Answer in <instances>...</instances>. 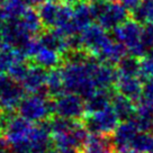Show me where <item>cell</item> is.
Wrapping results in <instances>:
<instances>
[{
    "label": "cell",
    "instance_id": "cell-1",
    "mask_svg": "<svg viewBox=\"0 0 153 153\" xmlns=\"http://www.w3.org/2000/svg\"><path fill=\"white\" fill-rule=\"evenodd\" d=\"M97 60V57H88V60L82 62L70 61L62 69L64 89L69 92H74L86 99L94 95L98 90L92 78V70Z\"/></svg>",
    "mask_w": 153,
    "mask_h": 153
},
{
    "label": "cell",
    "instance_id": "cell-2",
    "mask_svg": "<svg viewBox=\"0 0 153 153\" xmlns=\"http://www.w3.org/2000/svg\"><path fill=\"white\" fill-rule=\"evenodd\" d=\"M141 32L142 24L132 18L115 27L113 29V35L116 41L123 43L127 48L128 54L141 59L149 51L141 39Z\"/></svg>",
    "mask_w": 153,
    "mask_h": 153
},
{
    "label": "cell",
    "instance_id": "cell-3",
    "mask_svg": "<svg viewBox=\"0 0 153 153\" xmlns=\"http://www.w3.org/2000/svg\"><path fill=\"white\" fill-rule=\"evenodd\" d=\"M94 18L98 20L106 30L113 29L128 19L129 11L122 4L108 2L104 0H94L90 2Z\"/></svg>",
    "mask_w": 153,
    "mask_h": 153
},
{
    "label": "cell",
    "instance_id": "cell-4",
    "mask_svg": "<svg viewBox=\"0 0 153 153\" xmlns=\"http://www.w3.org/2000/svg\"><path fill=\"white\" fill-rule=\"evenodd\" d=\"M120 118L115 113L111 105L107 108L97 111L94 114H87L85 118V127L90 134H101V135H110L117 128Z\"/></svg>",
    "mask_w": 153,
    "mask_h": 153
},
{
    "label": "cell",
    "instance_id": "cell-5",
    "mask_svg": "<svg viewBox=\"0 0 153 153\" xmlns=\"http://www.w3.org/2000/svg\"><path fill=\"white\" fill-rule=\"evenodd\" d=\"M20 116L28 120H42L46 116L55 113V101L48 100L45 97L34 94L26 97L18 106Z\"/></svg>",
    "mask_w": 153,
    "mask_h": 153
},
{
    "label": "cell",
    "instance_id": "cell-6",
    "mask_svg": "<svg viewBox=\"0 0 153 153\" xmlns=\"http://www.w3.org/2000/svg\"><path fill=\"white\" fill-rule=\"evenodd\" d=\"M55 113L59 116L67 118L79 120L86 113V102L82 101L81 96L67 91L57 96L55 100Z\"/></svg>",
    "mask_w": 153,
    "mask_h": 153
},
{
    "label": "cell",
    "instance_id": "cell-7",
    "mask_svg": "<svg viewBox=\"0 0 153 153\" xmlns=\"http://www.w3.org/2000/svg\"><path fill=\"white\" fill-rule=\"evenodd\" d=\"M80 41L83 48L88 50L94 55L100 52L113 39L107 35L106 29L100 24H90L80 32Z\"/></svg>",
    "mask_w": 153,
    "mask_h": 153
},
{
    "label": "cell",
    "instance_id": "cell-8",
    "mask_svg": "<svg viewBox=\"0 0 153 153\" xmlns=\"http://www.w3.org/2000/svg\"><path fill=\"white\" fill-rule=\"evenodd\" d=\"M139 132L140 129L137 128L133 120L122 122L114 131V133L111 134V141H113L115 150L120 152V151L129 149L132 141Z\"/></svg>",
    "mask_w": 153,
    "mask_h": 153
},
{
    "label": "cell",
    "instance_id": "cell-9",
    "mask_svg": "<svg viewBox=\"0 0 153 153\" xmlns=\"http://www.w3.org/2000/svg\"><path fill=\"white\" fill-rule=\"evenodd\" d=\"M116 90L133 101H137L143 94V81L140 76H120L116 82Z\"/></svg>",
    "mask_w": 153,
    "mask_h": 153
},
{
    "label": "cell",
    "instance_id": "cell-10",
    "mask_svg": "<svg viewBox=\"0 0 153 153\" xmlns=\"http://www.w3.org/2000/svg\"><path fill=\"white\" fill-rule=\"evenodd\" d=\"M127 48L125 46L123 43H120L118 41H111L108 43L105 48L101 50L100 52H98L95 55L100 62H105L108 64H113V65H117L120 60L127 55Z\"/></svg>",
    "mask_w": 153,
    "mask_h": 153
},
{
    "label": "cell",
    "instance_id": "cell-11",
    "mask_svg": "<svg viewBox=\"0 0 153 153\" xmlns=\"http://www.w3.org/2000/svg\"><path fill=\"white\" fill-rule=\"evenodd\" d=\"M116 150L109 135L90 134L83 145L82 153H115Z\"/></svg>",
    "mask_w": 153,
    "mask_h": 153
},
{
    "label": "cell",
    "instance_id": "cell-12",
    "mask_svg": "<svg viewBox=\"0 0 153 153\" xmlns=\"http://www.w3.org/2000/svg\"><path fill=\"white\" fill-rule=\"evenodd\" d=\"M111 107L122 122L132 120L136 114L134 101L120 92H116L111 98Z\"/></svg>",
    "mask_w": 153,
    "mask_h": 153
},
{
    "label": "cell",
    "instance_id": "cell-13",
    "mask_svg": "<svg viewBox=\"0 0 153 153\" xmlns=\"http://www.w3.org/2000/svg\"><path fill=\"white\" fill-rule=\"evenodd\" d=\"M45 68L36 65V67L29 68L27 74L23 80V87L26 91L36 94L39 89H42L48 81V74L44 70Z\"/></svg>",
    "mask_w": 153,
    "mask_h": 153
},
{
    "label": "cell",
    "instance_id": "cell-14",
    "mask_svg": "<svg viewBox=\"0 0 153 153\" xmlns=\"http://www.w3.org/2000/svg\"><path fill=\"white\" fill-rule=\"evenodd\" d=\"M65 34H63L60 29L56 28L55 30L44 34L39 42L44 48H51L56 52H64L69 48V42L68 39H65Z\"/></svg>",
    "mask_w": 153,
    "mask_h": 153
},
{
    "label": "cell",
    "instance_id": "cell-15",
    "mask_svg": "<svg viewBox=\"0 0 153 153\" xmlns=\"http://www.w3.org/2000/svg\"><path fill=\"white\" fill-rule=\"evenodd\" d=\"M60 8H61V4H59L56 1L44 0L38 10V14L42 19L43 25L48 26V27H53V26L55 27Z\"/></svg>",
    "mask_w": 153,
    "mask_h": 153
},
{
    "label": "cell",
    "instance_id": "cell-16",
    "mask_svg": "<svg viewBox=\"0 0 153 153\" xmlns=\"http://www.w3.org/2000/svg\"><path fill=\"white\" fill-rule=\"evenodd\" d=\"M34 59H35V62L37 63V65L43 67L45 69H52L56 67L60 62V57L57 55L56 51L44 48V46H42V48L34 55Z\"/></svg>",
    "mask_w": 153,
    "mask_h": 153
},
{
    "label": "cell",
    "instance_id": "cell-17",
    "mask_svg": "<svg viewBox=\"0 0 153 153\" xmlns=\"http://www.w3.org/2000/svg\"><path fill=\"white\" fill-rule=\"evenodd\" d=\"M117 69L120 76H140V59L127 54L118 62Z\"/></svg>",
    "mask_w": 153,
    "mask_h": 153
},
{
    "label": "cell",
    "instance_id": "cell-18",
    "mask_svg": "<svg viewBox=\"0 0 153 153\" xmlns=\"http://www.w3.org/2000/svg\"><path fill=\"white\" fill-rule=\"evenodd\" d=\"M129 149L143 153L153 152V134L151 132H141L133 139Z\"/></svg>",
    "mask_w": 153,
    "mask_h": 153
},
{
    "label": "cell",
    "instance_id": "cell-19",
    "mask_svg": "<svg viewBox=\"0 0 153 153\" xmlns=\"http://www.w3.org/2000/svg\"><path fill=\"white\" fill-rule=\"evenodd\" d=\"M79 125L80 124L76 122V120L67 118V117H63V116L55 117V118H53L48 122L50 132H52L53 134L67 133V132L74 129Z\"/></svg>",
    "mask_w": 153,
    "mask_h": 153
},
{
    "label": "cell",
    "instance_id": "cell-20",
    "mask_svg": "<svg viewBox=\"0 0 153 153\" xmlns=\"http://www.w3.org/2000/svg\"><path fill=\"white\" fill-rule=\"evenodd\" d=\"M46 86L50 91V95L53 96H60L63 92H65L64 89V82H63V74L62 70H56L54 69L52 71H50L48 74V81H46Z\"/></svg>",
    "mask_w": 153,
    "mask_h": 153
},
{
    "label": "cell",
    "instance_id": "cell-21",
    "mask_svg": "<svg viewBox=\"0 0 153 153\" xmlns=\"http://www.w3.org/2000/svg\"><path fill=\"white\" fill-rule=\"evenodd\" d=\"M132 16L140 24L153 22V0H142Z\"/></svg>",
    "mask_w": 153,
    "mask_h": 153
},
{
    "label": "cell",
    "instance_id": "cell-22",
    "mask_svg": "<svg viewBox=\"0 0 153 153\" xmlns=\"http://www.w3.org/2000/svg\"><path fill=\"white\" fill-rule=\"evenodd\" d=\"M20 22L29 33H36L41 28V25L43 24L42 19L39 17V14L33 9L25 10V13L22 16Z\"/></svg>",
    "mask_w": 153,
    "mask_h": 153
},
{
    "label": "cell",
    "instance_id": "cell-23",
    "mask_svg": "<svg viewBox=\"0 0 153 153\" xmlns=\"http://www.w3.org/2000/svg\"><path fill=\"white\" fill-rule=\"evenodd\" d=\"M4 10L8 20L18 19L26 10L25 0H6L4 2Z\"/></svg>",
    "mask_w": 153,
    "mask_h": 153
},
{
    "label": "cell",
    "instance_id": "cell-24",
    "mask_svg": "<svg viewBox=\"0 0 153 153\" xmlns=\"http://www.w3.org/2000/svg\"><path fill=\"white\" fill-rule=\"evenodd\" d=\"M28 69L29 68L26 67V64H24L23 61H17L11 64L8 71H9V76L15 81H23L28 72Z\"/></svg>",
    "mask_w": 153,
    "mask_h": 153
},
{
    "label": "cell",
    "instance_id": "cell-25",
    "mask_svg": "<svg viewBox=\"0 0 153 153\" xmlns=\"http://www.w3.org/2000/svg\"><path fill=\"white\" fill-rule=\"evenodd\" d=\"M141 39L148 50L153 48V22L142 24Z\"/></svg>",
    "mask_w": 153,
    "mask_h": 153
},
{
    "label": "cell",
    "instance_id": "cell-26",
    "mask_svg": "<svg viewBox=\"0 0 153 153\" xmlns=\"http://www.w3.org/2000/svg\"><path fill=\"white\" fill-rule=\"evenodd\" d=\"M142 0H120V4L124 6L126 9L129 11V14H133L137 9Z\"/></svg>",
    "mask_w": 153,
    "mask_h": 153
},
{
    "label": "cell",
    "instance_id": "cell-27",
    "mask_svg": "<svg viewBox=\"0 0 153 153\" xmlns=\"http://www.w3.org/2000/svg\"><path fill=\"white\" fill-rule=\"evenodd\" d=\"M142 95L153 97V76L143 80V94Z\"/></svg>",
    "mask_w": 153,
    "mask_h": 153
},
{
    "label": "cell",
    "instance_id": "cell-28",
    "mask_svg": "<svg viewBox=\"0 0 153 153\" xmlns=\"http://www.w3.org/2000/svg\"><path fill=\"white\" fill-rule=\"evenodd\" d=\"M9 141L0 137V153H11L9 148Z\"/></svg>",
    "mask_w": 153,
    "mask_h": 153
},
{
    "label": "cell",
    "instance_id": "cell-29",
    "mask_svg": "<svg viewBox=\"0 0 153 153\" xmlns=\"http://www.w3.org/2000/svg\"><path fill=\"white\" fill-rule=\"evenodd\" d=\"M50 153H79L78 149H63V148H57L54 151H51Z\"/></svg>",
    "mask_w": 153,
    "mask_h": 153
},
{
    "label": "cell",
    "instance_id": "cell-30",
    "mask_svg": "<svg viewBox=\"0 0 153 153\" xmlns=\"http://www.w3.org/2000/svg\"><path fill=\"white\" fill-rule=\"evenodd\" d=\"M6 22H8V18L6 16L5 10H4V8H0V29H2V27L6 25Z\"/></svg>",
    "mask_w": 153,
    "mask_h": 153
},
{
    "label": "cell",
    "instance_id": "cell-31",
    "mask_svg": "<svg viewBox=\"0 0 153 153\" xmlns=\"http://www.w3.org/2000/svg\"><path fill=\"white\" fill-rule=\"evenodd\" d=\"M118 153H143V152H139V151H135V150H132V149H127V150L120 151Z\"/></svg>",
    "mask_w": 153,
    "mask_h": 153
},
{
    "label": "cell",
    "instance_id": "cell-32",
    "mask_svg": "<svg viewBox=\"0 0 153 153\" xmlns=\"http://www.w3.org/2000/svg\"><path fill=\"white\" fill-rule=\"evenodd\" d=\"M62 1H64L65 4H72V2H78L79 0H62Z\"/></svg>",
    "mask_w": 153,
    "mask_h": 153
},
{
    "label": "cell",
    "instance_id": "cell-33",
    "mask_svg": "<svg viewBox=\"0 0 153 153\" xmlns=\"http://www.w3.org/2000/svg\"><path fill=\"white\" fill-rule=\"evenodd\" d=\"M104 1H108V2H117V1H120V0H104Z\"/></svg>",
    "mask_w": 153,
    "mask_h": 153
},
{
    "label": "cell",
    "instance_id": "cell-34",
    "mask_svg": "<svg viewBox=\"0 0 153 153\" xmlns=\"http://www.w3.org/2000/svg\"><path fill=\"white\" fill-rule=\"evenodd\" d=\"M85 1H87V2H91V1H94V0H85Z\"/></svg>",
    "mask_w": 153,
    "mask_h": 153
},
{
    "label": "cell",
    "instance_id": "cell-35",
    "mask_svg": "<svg viewBox=\"0 0 153 153\" xmlns=\"http://www.w3.org/2000/svg\"><path fill=\"white\" fill-rule=\"evenodd\" d=\"M0 120H1V118H0Z\"/></svg>",
    "mask_w": 153,
    "mask_h": 153
},
{
    "label": "cell",
    "instance_id": "cell-36",
    "mask_svg": "<svg viewBox=\"0 0 153 153\" xmlns=\"http://www.w3.org/2000/svg\"><path fill=\"white\" fill-rule=\"evenodd\" d=\"M152 153H153V152H152Z\"/></svg>",
    "mask_w": 153,
    "mask_h": 153
}]
</instances>
